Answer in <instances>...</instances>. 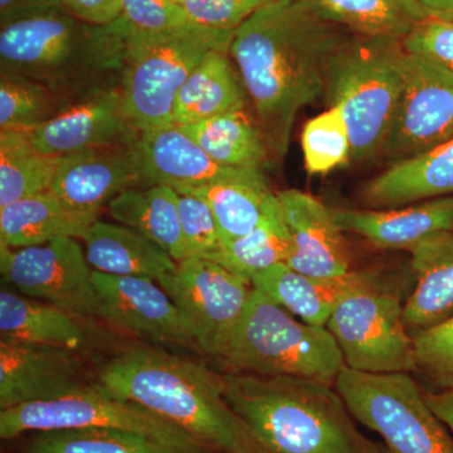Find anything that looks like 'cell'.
<instances>
[{"mask_svg":"<svg viewBox=\"0 0 453 453\" xmlns=\"http://www.w3.org/2000/svg\"><path fill=\"white\" fill-rule=\"evenodd\" d=\"M354 35L312 0H273L235 29L229 56L273 159L288 153L301 110L325 97L334 61Z\"/></svg>","mask_w":453,"mask_h":453,"instance_id":"6da1fadb","label":"cell"},{"mask_svg":"<svg viewBox=\"0 0 453 453\" xmlns=\"http://www.w3.org/2000/svg\"><path fill=\"white\" fill-rule=\"evenodd\" d=\"M96 384L134 402L223 453H273L234 412L223 375L186 357L150 347L131 348L110 360Z\"/></svg>","mask_w":453,"mask_h":453,"instance_id":"7a4b0ae2","label":"cell"},{"mask_svg":"<svg viewBox=\"0 0 453 453\" xmlns=\"http://www.w3.org/2000/svg\"><path fill=\"white\" fill-rule=\"evenodd\" d=\"M0 73L43 83L65 107L120 88L127 61V27L81 22L50 7L3 23Z\"/></svg>","mask_w":453,"mask_h":453,"instance_id":"3957f363","label":"cell"},{"mask_svg":"<svg viewBox=\"0 0 453 453\" xmlns=\"http://www.w3.org/2000/svg\"><path fill=\"white\" fill-rule=\"evenodd\" d=\"M225 396L273 453H389L354 423L335 386L226 372Z\"/></svg>","mask_w":453,"mask_h":453,"instance_id":"277c9868","label":"cell"},{"mask_svg":"<svg viewBox=\"0 0 453 453\" xmlns=\"http://www.w3.org/2000/svg\"><path fill=\"white\" fill-rule=\"evenodd\" d=\"M408 52L401 40L354 35L330 70L325 100L348 125L351 162L383 151L407 79Z\"/></svg>","mask_w":453,"mask_h":453,"instance_id":"5b68a950","label":"cell"},{"mask_svg":"<svg viewBox=\"0 0 453 453\" xmlns=\"http://www.w3.org/2000/svg\"><path fill=\"white\" fill-rule=\"evenodd\" d=\"M222 359L234 372L294 377L335 386L345 360L332 333L296 316L253 288Z\"/></svg>","mask_w":453,"mask_h":453,"instance_id":"8992f818","label":"cell"},{"mask_svg":"<svg viewBox=\"0 0 453 453\" xmlns=\"http://www.w3.org/2000/svg\"><path fill=\"white\" fill-rule=\"evenodd\" d=\"M234 31L188 25L163 33L127 28V61L120 83L122 106L140 131L174 125L181 86L211 50L229 53Z\"/></svg>","mask_w":453,"mask_h":453,"instance_id":"52a82bcc","label":"cell"},{"mask_svg":"<svg viewBox=\"0 0 453 453\" xmlns=\"http://www.w3.org/2000/svg\"><path fill=\"white\" fill-rule=\"evenodd\" d=\"M335 388L351 416L377 432L389 453H453V437L410 372L372 374L345 366Z\"/></svg>","mask_w":453,"mask_h":453,"instance_id":"ba28073f","label":"cell"},{"mask_svg":"<svg viewBox=\"0 0 453 453\" xmlns=\"http://www.w3.org/2000/svg\"><path fill=\"white\" fill-rule=\"evenodd\" d=\"M73 428L134 432L183 453H207L210 447L192 434L134 402L104 392L96 383L73 395L0 411V437Z\"/></svg>","mask_w":453,"mask_h":453,"instance_id":"9c48e42d","label":"cell"},{"mask_svg":"<svg viewBox=\"0 0 453 453\" xmlns=\"http://www.w3.org/2000/svg\"><path fill=\"white\" fill-rule=\"evenodd\" d=\"M403 306L378 276L340 301L326 327L338 342L348 368L372 374L417 371Z\"/></svg>","mask_w":453,"mask_h":453,"instance_id":"30bf717a","label":"cell"},{"mask_svg":"<svg viewBox=\"0 0 453 453\" xmlns=\"http://www.w3.org/2000/svg\"><path fill=\"white\" fill-rule=\"evenodd\" d=\"M186 318L203 353L220 357L253 292L247 281L219 262L188 257L157 281Z\"/></svg>","mask_w":453,"mask_h":453,"instance_id":"8fae6325","label":"cell"},{"mask_svg":"<svg viewBox=\"0 0 453 453\" xmlns=\"http://www.w3.org/2000/svg\"><path fill=\"white\" fill-rule=\"evenodd\" d=\"M0 271L18 294L79 318L98 316V299L86 253L76 238L9 249L0 244Z\"/></svg>","mask_w":453,"mask_h":453,"instance_id":"7c38bea8","label":"cell"},{"mask_svg":"<svg viewBox=\"0 0 453 453\" xmlns=\"http://www.w3.org/2000/svg\"><path fill=\"white\" fill-rule=\"evenodd\" d=\"M453 139V71L408 53L407 79L381 154L403 162Z\"/></svg>","mask_w":453,"mask_h":453,"instance_id":"4fadbf2b","label":"cell"},{"mask_svg":"<svg viewBox=\"0 0 453 453\" xmlns=\"http://www.w3.org/2000/svg\"><path fill=\"white\" fill-rule=\"evenodd\" d=\"M98 299V318L162 344L192 347L195 334L168 294L146 277L112 276L92 271Z\"/></svg>","mask_w":453,"mask_h":453,"instance_id":"5bb4252c","label":"cell"},{"mask_svg":"<svg viewBox=\"0 0 453 453\" xmlns=\"http://www.w3.org/2000/svg\"><path fill=\"white\" fill-rule=\"evenodd\" d=\"M88 386L79 350L0 342V411L52 401Z\"/></svg>","mask_w":453,"mask_h":453,"instance_id":"9a60e30c","label":"cell"},{"mask_svg":"<svg viewBox=\"0 0 453 453\" xmlns=\"http://www.w3.org/2000/svg\"><path fill=\"white\" fill-rule=\"evenodd\" d=\"M139 148L145 187L162 184L184 193L238 181L270 188L264 170L231 168L217 163L177 125L144 131Z\"/></svg>","mask_w":453,"mask_h":453,"instance_id":"2e32d148","label":"cell"},{"mask_svg":"<svg viewBox=\"0 0 453 453\" xmlns=\"http://www.w3.org/2000/svg\"><path fill=\"white\" fill-rule=\"evenodd\" d=\"M140 184L144 173L138 142L62 157L50 190L70 210L98 216L104 205Z\"/></svg>","mask_w":453,"mask_h":453,"instance_id":"e0dca14e","label":"cell"},{"mask_svg":"<svg viewBox=\"0 0 453 453\" xmlns=\"http://www.w3.org/2000/svg\"><path fill=\"white\" fill-rule=\"evenodd\" d=\"M140 135L124 111L120 88L65 107L46 124L29 130L35 149L58 157L89 149L135 145Z\"/></svg>","mask_w":453,"mask_h":453,"instance_id":"ac0fdd59","label":"cell"},{"mask_svg":"<svg viewBox=\"0 0 453 453\" xmlns=\"http://www.w3.org/2000/svg\"><path fill=\"white\" fill-rule=\"evenodd\" d=\"M276 195L292 242V253L286 265L316 277L349 273L350 253L332 210L301 190H283Z\"/></svg>","mask_w":453,"mask_h":453,"instance_id":"d6986e66","label":"cell"},{"mask_svg":"<svg viewBox=\"0 0 453 453\" xmlns=\"http://www.w3.org/2000/svg\"><path fill=\"white\" fill-rule=\"evenodd\" d=\"M342 232L386 250H411L431 235L453 231V196L378 211L332 210Z\"/></svg>","mask_w":453,"mask_h":453,"instance_id":"ffe728a7","label":"cell"},{"mask_svg":"<svg viewBox=\"0 0 453 453\" xmlns=\"http://www.w3.org/2000/svg\"><path fill=\"white\" fill-rule=\"evenodd\" d=\"M375 276L368 271H349L342 276L316 277L281 264L256 273L251 283L303 323L326 326L340 301Z\"/></svg>","mask_w":453,"mask_h":453,"instance_id":"44dd1931","label":"cell"},{"mask_svg":"<svg viewBox=\"0 0 453 453\" xmlns=\"http://www.w3.org/2000/svg\"><path fill=\"white\" fill-rule=\"evenodd\" d=\"M453 196V139L403 162L392 164L363 189L366 205L377 210Z\"/></svg>","mask_w":453,"mask_h":453,"instance_id":"7402d4cb","label":"cell"},{"mask_svg":"<svg viewBox=\"0 0 453 453\" xmlns=\"http://www.w3.org/2000/svg\"><path fill=\"white\" fill-rule=\"evenodd\" d=\"M416 288L403 306L411 335L453 316V231L426 238L411 250Z\"/></svg>","mask_w":453,"mask_h":453,"instance_id":"603a6c76","label":"cell"},{"mask_svg":"<svg viewBox=\"0 0 453 453\" xmlns=\"http://www.w3.org/2000/svg\"><path fill=\"white\" fill-rule=\"evenodd\" d=\"M81 240L89 266L106 275L146 277L157 282L177 268V262L162 247L120 223L97 219Z\"/></svg>","mask_w":453,"mask_h":453,"instance_id":"cb8c5ba5","label":"cell"},{"mask_svg":"<svg viewBox=\"0 0 453 453\" xmlns=\"http://www.w3.org/2000/svg\"><path fill=\"white\" fill-rule=\"evenodd\" d=\"M97 216L77 213L50 190L0 208V244L41 246L58 238H82Z\"/></svg>","mask_w":453,"mask_h":453,"instance_id":"d4e9b609","label":"cell"},{"mask_svg":"<svg viewBox=\"0 0 453 453\" xmlns=\"http://www.w3.org/2000/svg\"><path fill=\"white\" fill-rule=\"evenodd\" d=\"M83 319L25 295L0 292V342L80 350L88 334Z\"/></svg>","mask_w":453,"mask_h":453,"instance_id":"484cf974","label":"cell"},{"mask_svg":"<svg viewBox=\"0 0 453 453\" xmlns=\"http://www.w3.org/2000/svg\"><path fill=\"white\" fill-rule=\"evenodd\" d=\"M246 91L229 53L211 50L181 86L175 100L173 122L184 127L222 113L244 110Z\"/></svg>","mask_w":453,"mask_h":453,"instance_id":"4316f807","label":"cell"},{"mask_svg":"<svg viewBox=\"0 0 453 453\" xmlns=\"http://www.w3.org/2000/svg\"><path fill=\"white\" fill-rule=\"evenodd\" d=\"M179 193L157 184L131 188L107 204L110 216L162 247L175 262L189 257L179 219Z\"/></svg>","mask_w":453,"mask_h":453,"instance_id":"83f0119b","label":"cell"},{"mask_svg":"<svg viewBox=\"0 0 453 453\" xmlns=\"http://www.w3.org/2000/svg\"><path fill=\"white\" fill-rule=\"evenodd\" d=\"M211 159L225 166L264 170L268 149L257 122L244 110L181 127Z\"/></svg>","mask_w":453,"mask_h":453,"instance_id":"f1b7e54d","label":"cell"},{"mask_svg":"<svg viewBox=\"0 0 453 453\" xmlns=\"http://www.w3.org/2000/svg\"><path fill=\"white\" fill-rule=\"evenodd\" d=\"M179 195L201 196L210 205L220 242L226 244L251 234L280 211L276 193L270 188L249 183H219L196 188Z\"/></svg>","mask_w":453,"mask_h":453,"instance_id":"f546056e","label":"cell"},{"mask_svg":"<svg viewBox=\"0 0 453 453\" xmlns=\"http://www.w3.org/2000/svg\"><path fill=\"white\" fill-rule=\"evenodd\" d=\"M59 162L35 149L29 130L0 131V208L50 190Z\"/></svg>","mask_w":453,"mask_h":453,"instance_id":"4dcf8cb0","label":"cell"},{"mask_svg":"<svg viewBox=\"0 0 453 453\" xmlns=\"http://www.w3.org/2000/svg\"><path fill=\"white\" fill-rule=\"evenodd\" d=\"M334 20L363 37L403 41L429 13L421 0H312Z\"/></svg>","mask_w":453,"mask_h":453,"instance_id":"1f68e13d","label":"cell"},{"mask_svg":"<svg viewBox=\"0 0 453 453\" xmlns=\"http://www.w3.org/2000/svg\"><path fill=\"white\" fill-rule=\"evenodd\" d=\"M27 453H183L157 441L111 428H73L35 432Z\"/></svg>","mask_w":453,"mask_h":453,"instance_id":"d6a6232c","label":"cell"},{"mask_svg":"<svg viewBox=\"0 0 453 453\" xmlns=\"http://www.w3.org/2000/svg\"><path fill=\"white\" fill-rule=\"evenodd\" d=\"M292 253L290 234L283 222L281 208L251 234L223 244L214 259L247 281L256 273L276 265L288 264Z\"/></svg>","mask_w":453,"mask_h":453,"instance_id":"836d02e7","label":"cell"},{"mask_svg":"<svg viewBox=\"0 0 453 453\" xmlns=\"http://www.w3.org/2000/svg\"><path fill=\"white\" fill-rule=\"evenodd\" d=\"M64 109L43 83L22 74L0 73V131L35 129Z\"/></svg>","mask_w":453,"mask_h":453,"instance_id":"e575fe53","label":"cell"},{"mask_svg":"<svg viewBox=\"0 0 453 453\" xmlns=\"http://www.w3.org/2000/svg\"><path fill=\"white\" fill-rule=\"evenodd\" d=\"M301 146L309 174H327L351 162L350 136L342 110L327 107L326 111L306 122Z\"/></svg>","mask_w":453,"mask_h":453,"instance_id":"d590c367","label":"cell"},{"mask_svg":"<svg viewBox=\"0 0 453 453\" xmlns=\"http://www.w3.org/2000/svg\"><path fill=\"white\" fill-rule=\"evenodd\" d=\"M417 371L440 390H453V316L413 334Z\"/></svg>","mask_w":453,"mask_h":453,"instance_id":"8d00e7d4","label":"cell"},{"mask_svg":"<svg viewBox=\"0 0 453 453\" xmlns=\"http://www.w3.org/2000/svg\"><path fill=\"white\" fill-rule=\"evenodd\" d=\"M179 219L189 257L214 261L222 251L216 219L201 196L179 195Z\"/></svg>","mask_w":453,"mask_h":453,"instance_id":"74e56055","label":"cell"},{"mask_svg":"<svg viewBox=\"0 0 453 453\" xmlns=\"http://www.w3.org/2000/svg\"><path fill=\"white\" fill-rule=\"evenodd\" d=\"M120 19L134 33H163L192 25L181 0H122Z\"/></svg>","mask_w":453,"mask_h":453,"instance_id":"f35d334b","label":"cell"},{"mask_svg":"<svg viewBox=\"0 0 453 453\" xmlns=\"http://www.w3.org/2000/svg\"><path fill=\"white\" fill-rule=\"evenodd\" d=\"M273 0H181L192 25L235 31L259 8Z\"/></svg>","mask_w":453,"mask_h":453,"instance_id":"ab89813d","label":"cell"},{"mask_svg":"<svg viewBox=\"0 0 453 453\" xmlns=\"http://www.w3.org/2000/svg\"><path fill=\"white\" fill-rule=\"evenodd\" d=\"M410 55L453 71V20L429 17L402 41Z\"/></svg>","mask_w":453,"mask_h":453,"instance_id":"60d3db41","label":"cell"},{"mask_svg":"<svg viewBox=\"0 0 453 453\" xmlns=\"http://www.w3.org/2000/svg\"><path fill=\"white\" fill-rule=\"evenodd\" d=\"M65 12L91 26H110L122 14V0H59Z\"/></svg>","mask_w":453,"mask_h":453,"instance_id":"b9f144b4","label":"cell"},{"mask_svg":"<svg viewBox=\"0 0 453 453\" xmlns=\"http://www.w3.org/2000/svg\"><path fill=\"white\" fill-rule=\"evenodd\" d=\"M50 7H61L59 0H0V25Z\"/></svg>","mask_w":453,"mask_h":453,"instance_id":"7bdbcfd3","label":"cell"},{"mask_svg":"<svg viewBox=\"0 0 453 453\" xmlns=\"http://www.w3.org/2000/svg\"><path fill=\"white\" fill-rule=\"evenodd\" d=\"M426 402L453 434V390L425 392Z\"/></svg>","mask_w":453,"mask_h":453,"instance_id":"ee69618b","label":"cell"},{"mask_svg":"<svg viewBox=\"0 0 453 453\" xmlns=\"http://www.w3.org/2000/svg\"><path fill=\"white\" fill-rule=\"evenodd\" d=\"M429 16L453 20V0H421Z\"/></svg>","mask_w":453,"mask_h":453,"instance_id":"f6af8a7d","label":"cell"}]
</instances>
